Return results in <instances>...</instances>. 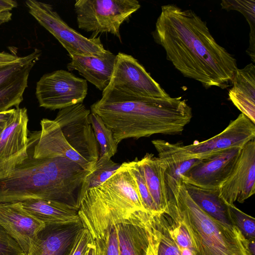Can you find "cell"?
Here are the masks:
<instances>
[{
  "label": "cell",
  "mask_w": 255,
  "mask_h": 255,
  "mask_svg": "<svg viewBox=\"0 0 255 255\" xmlns=\"http://www.w3.org/2000/svg\"><path fill=\"white\" fill-rule=\"evenodd\" d=\"M83 228L81 221L45 225L38 234L33 250L27 255H69L77 235Z\"/></svg>",
  "instance_id": "16"
},
{
  "label": "cell",
  "mask_w": 255,
  "mask_h": 255,
  "mask_svg": "<svg viewBox=\"0 0 255 255\" xmlns=\"http://www.w3.org/2000/svg\"><path fill=\"white\" fill-rule=\"evenodd\" d=\"M90 121L100 147L99 159H110L117 151L118 144L111 129L106 127L101 118L91 112Z\"/></svg>",
  "instance_id": "26"
},
{
  "label": "cell",
  "mask_w": 255,
  "mask_h": 255,
  "mask_svg": "<svg viewBox=\"0 0 255 255\" xmlns=\"http://www.w3.org/2000/svg\"><path fill=\"white\" fill-rule=\"evenodd\" d=\"M90 109L112 130L118 144L156 134H180L192 118L191 108L181 97H143L110 87Z\"/></svg>",
  "instance_id": "3"
},
{
  "label": "cell",
  "mask_w": 255,
  "mask_h": 255,
  "mask_svg": "<svg viewBox=\"0 0 255 255\" xmlns=\"http://www.w3.org/2000/svg\"><path fill=\"white\" fill-rule=\"evenodd\" d=\"M121 165L111 159H99L92 172L85 179L81 198L87 190L99 186L107 180L120 167Z\"/></svg>",
  "instance_id": "28"
},
{
  "label": "cell",
  "mask_w": 255,
  "mask_h": 255,
  "mask_svg": "<svg viewBox=\"0 0 255 255\" xmlns=\"http://www.w3.org/2000/svg\"><path fill=\"white\" fill-rule=\"evenodd\" d=\"M0 255H25L16 242L0 225Z\"/></svg>",
  "instance_id": "33"
},
{
  "label": "cell",
  "mask_w": 255,
  "mask_h": 255,
  "mask_svg": "<svg viewBox=\"0 0 255 255\" xmlns=\"http://www.w3.org/2000/svg\"><path fill=\"white\" fill-rule=\"evenodd\" d=\"M90 114L80 103L59 110L54 120L43 119L38 142L45 154L68 158L92 172L99 158L100 147Z\"/></svg>",
  "instance_id": "6"
},
{
  "label": "cell",
  "mask_w": 255,
  "mask_h": 255,
  "mask_svg": "<svg viewBox=\"0 0 255 255\" xmlns=\"http://www.w3.org/2000/svg\"><path fill=\"white\" fill-rule=\"evenodd\" d=\"M78 213L84 228L94 240L103 237L112 226L144 223L151 214L143 207L128 162L123 163L103 184L84 193Z\"/></svg>",
  "instance_id": "4"
},
{
  "label": "cell",
  "mask_w": 255,
  "mask_h": 255,
  "mask_svg": "<svg viewBox=\"0 0 255 255\" xmlns=\"http://www.w3.org/2000/svg\"><path fill=\"white\" fill-rule=\"evenodd\" d=\"M151 143L158 152V157L166 166L167 185L182 183V176L200 160L188 156L183 145L180 143H173L162 139H154Z\"/></svg>",
  "instance_id": "18"
},
{
  "label": "cell",
  "mask_w": 255,
  "mask_h": 255,
  "mask_svg": "<svg viewBox=\"0 0 255 255\" xmlns=\"http://www.w3.org/2000/svg\"><path fill=\"white\" fill-rule=\"evenodd\" d=\"M25 4L29 13L56 38L69 55L100 56L107 51L99 37L87 38L70 27L50 4L27 0Z\"/></svg>",
  "instance_id": "8"
},
{
  "label": "cell",
  "mask_w": 255,
  "mask_h": 255,
  "mask_svg": "<svg viewBox=\"0 0 255 255\" xmlns=\"http://www.w3.org/2000/svg\"><path fill=\"white\" fill-rule=\"evenodd\" d=\"M140 7L136 0H78L74 4L78 26L93 37L110 33L121 40V25Z\"/></svg>",
  "instance_id": "7"
},
{
  "label": "cell",
  "mask_w": 255,
  "mask_h": 255,
  "mask_svg": "<svg viewBox=\"0 0 255 255\" xmlns=\"http://www.w3.org/2000/svg\"><path fill=\"white\" fill-rule=\"evenodd\" d=\"M0 225L27 255L33 250L45 224L30 214L21 203H0Z\"/></svg>",
  "instance_id": "15"
},
{
  "label": "cell",
  "mask_w": 255,
  "mask_h": 255,
  "mask_svg": "<svg viewBox=\"0 0 255 255\" xmlns=\"http://www.w3.org/2000/svg\"><path fill=\"white\" fill-rule=\"evenodd\" d=\"M222 7L228 11L236 10L242 13L247 19L250 27V45L247 50L254 63L255 62V1L222 0Z\"/></svg>",
  "instance_id": "27"
},
{
  "label": "cell",
  "mask_w": 255,
  "mask_h": 255,
  "mask_svg": "<svg viewBox=\"0 0 255 255\" xmlns=\"http://www.w3.org/2000/svg\"><path fill=\"white\" fill-rule=\"evenodd\" d=\"M38 135L39 130L29 133L26 149L0 163V203L38 198L78 210L83 182L91 172L68 158L46 155Z\"/></svg>",
  "instance_id": "2"
},
{
  "label": "cell",
  "mask_w": 255,
  "mask_h": 255,
  "mask_svg": "<svg viewBox=\"0 0 255 255\" xmlns=\"http://www.w3.org/2000/svg\"><path fill=\"white\" fill-rule=\"evenodd\" d=\"M248 249L252 255H255V240H248Z\"/></svg>",
  "instance_id": "39"
},
{
  "label": "cell",
  "mask_w": 255,
  "mask_h": 255,
  "mask_svg": "<svg viewBox=\"0 0 255 255\" xmlns=\"http://www.w3.org/2000/svg\"><path fill=\"white\" fill-rule=\"evenodd\" d=\"M184 185L190 197L205 213L227 226H234L229 216L228 204L220 196L219 188L205 189Z\"/></svg>",
  "instance_id": "24"
},
{
  "label": "cell",
  "mask_w": 255,
  "mask_h": 255,
  "mask_svg": "<svg viewBox=\"0 0 255 255\" xmlns=\"http://www.w3.org/2000/svg\"><path fill=\"white\" fill-rule=\"evenodd\" d=\"M14 112L15 109H11L0 112V136L6 127Z\"/></svg>",
  "instance_id": "35"
},
{
  "label": "cell",
  "mask_w": 255,
  "mask_h": 255,
  "mask_svg": "<svg viewBox=\"0 0 255 255\" xmlns=\"http://www.w3.org/2000/svg\"><path fill=\"white\" fill-rule=\"evenodd\" d=\"M67 65L69 71L76 70L85 80L102 92L109 86L112 76L116 55L107 50L100 56L69 55Z\"/></svg>",
  "instance_id": "17"
},
{
  "label": "cell",
  "mask_w": 255,
  "mask_h": 255,
  "mask_svg": "<svg viewBox=\"0 0 255 255\" xmlns=\"http://www.w3.org/2000/svg\"><path fill=\"white\" fill-rule=\"evenodd\" d=\"M108 87L143 97L166 98L170 96L144 67L130 55H116L114 71Z\"/></svg>",
  "instance_id": "10"
},
{
  "label": "cell",
  "mask_w": 255,
  "mask_h": 255,
  "mask_svg": "<svg viewBox=\"0 0 255 255\" xmlns=\"http://www.w3.org/2000/svg\"><path fill=\"white\" fill-rule=\"evenodd\" d=\"M229 97L233 104L255 124V66L250 63L238 68Z\"/></svg>",
  "instance_id": "21"
},
{
  "label": "cell",
  "mask_w": 255,
  "mask_h": 255,
  "mask_svg": "<svg viewBox=\"0 0 255 255\" xmlns=\"http://www.w3.org/2000/svg\"><path fill=\"white\" fill-rule=\"evenodd\" d=\"M228 207L232 224L238 228L246 240H255V218L242 211L234 204H228Z\"/></svg>",
  "instance_id": "29"
},
{
  "label": "cell",
  "mask_w": 255,
  "mask_h": 255,
  "mask_svg": "<svg viewBox=\"0 0 255 255\" xmlns=\"http://www.w3.org/2000/svg\"><path fill=\"white\" fill-rule=\"evenodd\" d=\"M219 190L227 204L243 203L255 193V138L242 148L232 173Z\"/></svg>",
  "instance_id": "13"
},
{
  "label": "cell",
  "mask_w": 255,
  "mask_h": 255,
  "mask_svg": "<svg viewBox=\"0 0 255 255\" xmlns=\"http://www.w3.org/2000/svg\"><path fill=\"white\" fill-rule=\"evenodd\" d=\"M167 216L172 235L180 250L181 249H187L193 253L191 240L186 229L180 222L172 219L169 215Z\"/></svg>",
  "instance_id": "32"
},
{
  "label": "cell",
  "mask_w": 255,
  "mask_h": 255,
  "mask_svg": "<svg viewBox=\"0 0 255 255\" xmlns=\"http://www.w3.org/2000/svg\"><path fill=\"white\" fill-rule=\"evenodd\" d=\"M12 13L10 11H0V25L11 20Z\"/></svg>",
  "instance_id": "38"
},
{
  "label": "cell",
  "mask_w": 255,
  "mask_h": 255,
  "mask_svg": "<svg viewBox=\"0 0 255 255\" xmlns=\"http://www.w3.org/2000/svg\"><path fill=\"white\" fill-rule=\"evenodd\" d=\"M9 53L5 51L0 52V65H5L16 62L20 57L16 54V52Z\"/></svg>",
  "instance_id": "36"
},
{
  "label": "cell",
  "mask_w": 255,
  "mask_h": 255,
  "mask_svg": "<svg viewBox=\"0 0 255 255\" xmlns=\"http://www.w3.org/2000/svg\"><path fill=\"white\" fill-rule=\"evenodd\" d=\"M128 165L135 179L139 194L145 209L151 214L157 213L156 207L146 186L137 159L128 162Z\"/></svg>",
  "instance_id": "30"
},
{
  "label": "cell",
  "mask_w": 255,
  "mask_h": 255,
  "mask_svg": "<svg viewBox=\"0 0 255 255\" xmlns=\"http://www.w3.org/2000/svg\"><path fill=\"white\" fill-rule=\"evenodd\" d=\"M87 92L85 79L69 71L59 70L40 78L36 83L35 95L40 107L55 110L83 103Z\"/></svg>",
  "instance_id": "9"
},
{
  "label": "cell",
  "mask_w": 255,
  "mask_h": 255,
  "mask_svg": "<svg viewBox=\"0 0 255 255\" xmlns=\"http://www.w3.org/2000/svg\"><path fill=\"white\" fill-rule=\"evenodd\" d=\"M41 52L35 48L16 62L0 65V112L19 107L28 86V79Z\"/></svg>",
  "instance_id": "14"
},
{
  "label": "cell",
  "mask_w": 255,
  "mask_h": 255,
  "mask_svg": "<svg viewBox=\"0 0 255 255\" xmlns=\"http://www.w3.org/2000/svg\"><path fill=\"white\" fill-rule=\"evenodd\" d=\"M241 149L232 148L200 159L182 176L183 183L205 189L219 188L232 173Z\"/></svg>",
  "instance_id": "12"
},
{
  "label": "cell",
  "mask_w": 255,
  "mask_h": 255,
  "mask_svg": "<svg viewBox=\"0 0 255 255\" xmlns=\"http://www.w3.org/2000/svg\"><path fill=\"white\" fill-rule=\"evenodd\" d=\"M27 109L19 107L0 136V163L5 161L25 150L28 142Z\"/></svg>",
  "instance_id": "20"
},
{
  "label": "cell",
  "mask_w": 255,
  "mask_h": 255,
  "mask_svg": "<svg viewBox=\"0 0 255 255\" xmlns=\"http://www.w3.org/2000/svg\"><path fill=\"white\" fill-rule=\"evenodd\" d=\"M18 5L16 1L12 0H0V11H10Z\"/></svg>",
  "instance_id": "37"
},
{
  "label": "cell",
  "mask_w": 255,
  "mask_h": 255,
  "mask_svg": "<svg viewBox=\"0 0 255 255\" xmlns=\"http://www.w3.org/2000/svg\"><path fill=\"white\" fill-rule=\"evenodd\" d=\"M151 216L144 223L117 225L119 255H146L151 234Z\"/></svg>",
  "instance_id": "23"
},
{
  "label": "cell",
  "mask_w": 255,
  "mask_h": 255,
  "mask_svg": "<svg viewBox=\"0 0 255 255\" xmlns=\"http://www.w3.org/2000/svg\"><path fill=\"white\" fill-rule=\"evenodd\" d=\"M165 213L180 222L190 238L193 255H252L248 242L235 226H229L202 210L183 182L169 185Z\"/></svg>",
  "instance_id": "5"
},
{
  "label": "cell",
  "mask_w": 255,
  "mask_h": 255,
  "mask_svg": "<svg viewBox=\"0 0 255 255\" xmlns=\"http://www.w3.org/2000/svg\"><path fill=\"white\" fill-rule=\"evenodd\" d=\"M137 162L157 213H164L169 198L165 165L158 157L149 153H146L140 160L137 159Z\"/></svg>",
  "instance_id": "19"
},
{
  "label": "cell",
  "mask_w": 255,
  "mask_h": 255,
  "mask_svg": "<svg viewBox=\"0 0 255 255\" xmlns=\"http://www.w3.org/2000/svg\"><path fill=\"white\" fill-rule=\"evenodd\" d=\"M93 240L89 231L83 228L77 235L69 255H84Z\"/></svg>",
  "instance_id": "34"
},
{
  "label": "cell",
  "mask_w": 255,
  "mask_h": 255,
  "mask_svg": "<svg viewBox=\"0 0 255 255\" xmlns=\"http://www.w3.org/2000/svg\"><path fill=\"white\" fill-rule=\"evenodd\" d=\"M20 202L24 209L45 225H64L80 221L77 209L61 203L38 198Z\"/></svg>",
  "instance_id": "22"
},
{
  "label": "cell",
  "mask_w": 255,
  "mask_h": 255,
  "mask_svg": "<svg viewBox=\"0 0 255 255\" xmlns=\"http://www.w3.org/2000/svg\"><path fill=\"white\" fill-rule=\"evenodd\" d=\"M97 240L101 246L104 255H119L117 225L110 227L101 238Z\"/></svg>",
  "instance_id": "31"
},
{
  "label": "cell",
  "mask_w": 255,
  "mask_h": 255,
  "mask_svg": "<svg viewBox=\"0 0 255 255\" xmlns=\"http://www.w3.org/2000/svg\"><path fill=\"white\" fill-rule=\"evenodd\" d=\"M181 255H193L191 251L187 249H180Z\"/></svg>",
  "instance_id": "41"
},
{
  "label": "cell",
  "mask_w": 255,
  "mask_h": 255,
  "mask_svg": "<svg viewBox=\"0 0 255 255\" xmlns=\"http://www.w3.org/2000/svg\"><path fill=\"white\" fill-rule=\"evenodd\" d=\"M151 228L157 242V255H181L179 246L170 229L167 215H151Z\"/></svg>",
  "instance_id": "25"
},
{
  "label": "cell",
  "mask_w": 255,
  "mask_h": 255,
  "mask_svg": "<svg viewBox=\"0 0 255 255\" xmlns=\"http://www.w3.org/2000/svg\"><path fill=\"white\" fill-rule=\"evenodd\" d=\"M146 255H157V248L154 246H149Z\"/></svg>",
  "instance_id": "40"
},
{
  "label": "cell",
  "mask_w": 255,
  "mask_h": 255,
  "mask_svg": "<svg viewBox=\"0 0 255 255\" xmlns=\"http://www.w3.org/2000/svg\"><path fill=\"white\" fill-rule=\"evenodd\" d=\"M255 137V124L241 114L217 135L183 147L189 157L202 159L230 149L241 148Z\"/></svg>",
  "instance_id": "11"
},
{
  "label": "cell",
  "mask_w": 255,
  "mask_h": 255,
  "mask_svg": "<svg viewBox=\"0 0 255 255\" xmlns=\"http://www.w3.org/2000/svg\"><path fill=\"white\" fill-rule=\"evenodd\" d=\"M152 34L167 59L184 76L206 88L231 86L238 69L236 59L216 41L206 22L192 10L173 4L162 6Z\"/></svg>",
  "instance_id": "1"
}]
</instances>
